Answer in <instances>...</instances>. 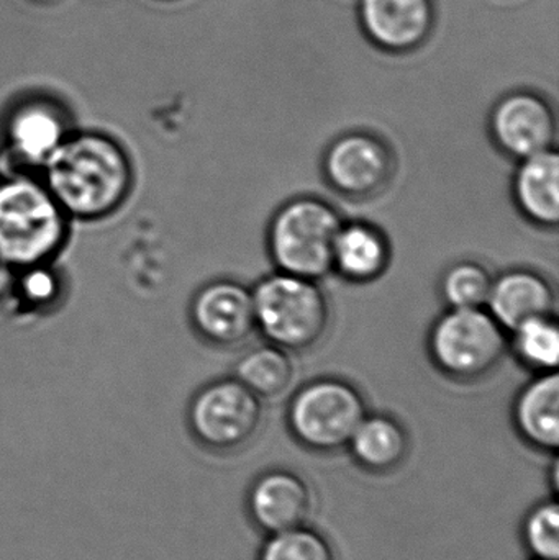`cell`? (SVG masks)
<instances>
[{
	"mask_svg": "<svg viewBox=\"0 0 559 560\" xmlns=\"http://www.w3.org/2000/svg\"><path fill=\"white\" fill-rule=\"evenodd\" d=\"M48 190L62 212L101 219L120 207L131 183L130 163L115 141L102 135L66 138L46 161Z\"/></svg>",
	"mask_w": 559,
	"mask_h": 560,
	"instance_id": "6da1fadb",
	"label": "cell"
},
{
	"mask_svg": "<svg viewBox=\"0 0 559 560\" xmlns=\"http://www.w3.org/2000/svg\"><path fill=\"white\" fill-rule=\"evenodd\" d=\"M256 328L286 351H307L324 339L330 326V303L317 280L269 276L253 289Z\"/></svg>",
	"mask_w": 559,
	"mask_h": 560,
	"instance_id": "7a4b0ae2",
	"label": "cell"
},
{
	"mask_svg": "<svg viewBox=\"0 0 559 560\" xmlns=\"http://www.w3.org/2000/svg\"><path fill=\"white\" fill-rule=\"evenodd\" d=\"M343 222L318 197L284 203L269 225V255L281 272L318 280L334 271L335 245Z\"/></svg>",
	"mask_w": 559,
	"mask_h": 560,
	"instance_id": "3957f363",
	"label": "cell"
},
{
	"mask_svg": "<svg viewBox=\"0 0 559 560\" xmlns=\"http://www.w3.org/2000/svg\"><path fill=\"white\" fill-rule=\"evenodd\" d=\"M65 238V213L48 187L28 179L0 184V258L35 268L55 255Z\"/></svg>",
	"mask_w": 559,
	"mask_h": 560,
	"instance_id": "277c9868",
	"label": "cell"
},
{
	"mask_svg": "<svg viewBox=\"0 0 559 560\" xmlns=\"http://www.w3.org/2000/svg\"><path fill=\"white\" fill-rule=\"evenodd\" d=\"M430 354L443 374L458 381L485 377L501 364L505 329L485 308H452L430 331Z\"/></svg>",
	"mask_w": 559,
	"mask_h": 560,
	"instance_id": "5b68a950",
	"label": "cell"
},
{
	"mask_svg": "<svg viewBox=\"0 0 559 560\" xmlns=\"http://www.w3.org/2000/svg\"><path fill=\"white\" fill-rule=\"evenodd\" d=\"M364 417L363 395L341 378H318L304 385L288 411L295 440L317 453H335L348 446Z\"/></svg>",
	"mask_w": 559,
	"mask_h": 560,
	"instance_id": "8992f818",
	"label": "cell"
},
{
	"mask_svg": "<svg viewBox=\"0 0 559 560\" xmlns=\"http://www.w3.org/2000/svg\"><path fill=\"white\" fill-rule=\"evenodd\" d=\"M261 400L238 378L213 382L190 404L189 427L207 450L230 453L246 446L259 431Z\"/></svg>",
	"mask_w": 559,
	"mask_h": 560,
	"instance_id": "52a82bcc",
	"label": "cell"
},
{
	"mask_svg": "<svg viewBox=\"0 0 559 560\" xmlns=\"http://www.w3.org/2000/svg\"><path fill=\"white\" fill-rule=\"evenodd\" d=\"M328 184L350 199H370L386 189L394 174V158L381 138L351 131L337 138L324 160Z\"/></svg>",
	"mask_w": 559,
	"mask_h": 560,
	"instance_id": "ba28073f",
	"label": "cell"
},
{
	"mask_svg": "<svg viewBox=\"0 0 559 560\" xmlns=\"http://www.w3.org/2000/svg\"><path fill=\"white\" fill-rule=\"evenodd\" d=\"M491 133L505 154L525 160L555 148L557 115L537 92L514 91L492 108Z\"/></svg>",
	"mask_w": 559,
	"mask_h": 560,
	"instance_id": "9c48e42d",
	"label": "cell"
},
{
	"mask_svg": "<svg viewBox=\"0 0 559 560\" xmlns=\"http://www.w3.org/2000/svg\"><path fill=\"white\" fill-rule=\"evenodd\" d=\"M358 19L364 36L377 48L406 55L422 48L435 30L433 0H360Z\"/></svg>",
	"mask_w": 559,
	"mask_h": 560,
	"instance_id": "30bf717a",
	"label": "cell"
},
{
	"mask_svg": "<svg viewBox=\"0 0 559 560\" xmlns=\"http://www.w3.org/2000/svg\"><path fill=\"white\" fill-rule=\"evenodd\" d=\"M193 322L203 339L220 348H236L256 331L253 290L233 280L203 287L193 303Z\"/></svg>",
	"mask_w": 559,
	"mask_h": 560,
	"instance_id": "8fae6325",
	"label": "cell"
},
{
	"mask_svg": "<svg viewBox=\"0 0 559 560\" xmlns=\"http://www.w3.org/2000/svg\"><path fill=\"white\" fill-rule=\"evenodd\" d=\"M311 487L298 474L271 470L263 474L248 493L253 522L269 535L301 528L312 515Z\"/></svg>",
	"mask_w": 559,
	"mask_h": 560,
	"instance_id": "7c38bea8",
	"label": "cell"
},
{
	"mask_svg": "<svg viewBox=\"0 0 559 560\" xmlns=\"http://www.w3.org/2000/svg\"><path fill=\"white\" fill-rule=\"evenodd\" d=\"M486 306L505 331H514L528 319L555 315L557 295L544 276L514 269L494 279Z\"/></svg>",
	"mask_w": 559,
	"mask_h": 560,
	"instance_id": "4fadbf2b",
	"label": "cell"
},
{
	"mask_svg": "<svg viewBox=\"0 0 559 560\" xmlns=\"http://www.w3.org/2000/svg\"><path fill=\"white\" fill-rule=\"evenodd\" d=\"M61 108L46 98L23 102L10 115L7 140L15 156L30 164L46 163L66 140Z\"/></svg>",
	"mask_w": 559,
	"mask_h": 560,
	"instance_id": "5bb4252c",
	"label": "cell"
},
{
	"mask_svg": "<svg viewBox=\"0 0 559 560\" xmlns=\"http://www.w3.org/2000/svg\"><path fill=\"white\" fill-rule=\"evenodd\" d=\"M519 209L532 223L554 229L559 222V154L555 148L521 160L514 179Z\"/></svg>",
	"mask_w": 559,
	"mask_h": 560,
	"instance_id": "9a60e30c",
	"label": "cell"
},
{
	"mask_svg": "<svg viewBox=\"0 0 559 560\" xmlns=\"http://www.w3.org/2000/svg\"><path fill=\"white\" fill-rule=\"evenodd\" d=\"M514 420L531 446L557 451L559 446V375L541 372L519 395Z\"/></svg>",
	"mask_w": 559,
	"mask_h": 560,
	"instance_id": "2e32d148",
	"label": "cell"
},
{
	"mask_svg": "<svg viewBox=\"0 0 559 560\" xmlns=\"http://www.w3.org/2000/svg\"><path fill=\"white\" fill-rule=\"evenodd\" d=\"M391 246L386 235L370 223L341 226L335 245L334 269L357 283L373 282L389 268Z\"/></svg>",
	"mask_w": 559,
	"mask_h": 560,
	"instance_id": "e0dca14e",
	"label": "cell"
},
{
	"mask_svg": "<svg viewBox=\"0 0 559 560\" xmlns=\"http://www.w3.org/2000/svg\"><path fill=\"white\" fill-rule=\"evenodd\" d=\"M348 447L363 469L383 474L403 464L409 440L404 428L394 418L366 415L354 431Z\"/></svg>",
	"mask_w": 559,
	"mask_h": 560,
	"instance_id": "ac0fdd59",
	"label": "cell"
},
{
	"mask_svg": "<svg viewBox=\"0 0 559 560\" xmlns=\"http://www.w3.org/2000/svg\"><path fill=\"white\" fill-rule=\"evenodd\" d=\"M236 378L259 398L286 394L294 382V364L286 349L259 346L246 352L236 364Z\"/></svg>",
	"mask_w": 559,
	"mask_h": 560,
	"instance_id": "d6986e66",
	"label": "cell"
},
{
	"mask_svg": "<svg viewBox=\"0 0 559 560\" xmlns=\"http://www.w3.org/2000/svg\"><path fill=\"white\" fill-rule=\"evenodd\" d=\"M519 359L540 372L557 371L559 328L555 315L528 319L512 331Z\"/></svg>",
	"mask_w": 559,
	"mask_h": 560,
	"instance_id": "ffe728a7",
	"label": "cell"
},
{
	"mask_svg": "<svg viewBox=\"0 0 559 560\" xmlns=\"http://www.w3.org/2000/svg\"><path fill=\"white\" fill-rule=\"evenodd\" d=\"M492 282L491 272L479 262H458L443 276L442 295L452 308H485Z\"/></svg>",
	"mask_w": 559,
	"mask_h": 560,
	"instance_id": "44dd1931",
	"label": "cell"
},
{
	"mask_svg": "<svg viewBox=\"0 0 559 560\" xmlns=\"http://www.w3.org/2000/svg\"><path fill=\"white\" fill-rule=\"evenodd\" d=\"M258 560H335V556L324 536L301 526L271 535Z\"/></svg>",
	"mask_w": 559,
	"mask_h": 560,
	"instance_id": "7402d4cb",
	"label": "cell"
},
{
	"mask_svg": "<svg viewBox=\"0 0 559 560\" xmlns=\"http://www.w3.org/2000/svg\"><path fill=\"white\" fill-rule=\"evenodd\" d=\"M524 538L532 555L540 560L559 559V506L541 503L525 522Z\"/></svg>",
	"mask_w": 559,
	"mask_h": 560,
	"instance_id": "603a6c76",
	"label": "cell"
},
{
	"mask_svg": "<svg viewBox=\"0 0 559 560\" xmlns=\"http://www.w3.org/2000/svg\"><path fill=\"white\" fill-rule=\"evenodd\" d=\"M22 290L30 302H49L56 295V280L49 272L43 271L39 266H35L22 280Z\"/></svg>",
	"mask_w": 559,
	"mask_h": 560,
	"instance_id": "cb8c5ba5",
	"label": "cell"
},
{
	"mask_svg": "<svg viewBox=\"0 0 559 560\" xmlns=\"http://www.w3.org/2000/svg\"><path fill=\"white\" fill-rule=\"evenodd\" d=\"M13 289V272L12 266L0 258V302L9 295L10 290Z\"/></svg>",
	"mask_w": 559,
	"mask_h": 560,
	"instance_id": "d4e9b609",
	"label": "cell"
},
{
	"mask_svg": "<svg viewBox=\"0 0 559 560\" xmlns=\"http://www.w3.org/2000/svg\"><path fill=\"white\" fill-rule=\"evenodd\" d=\"M35 2H51V0H35Z\"/></svg>",
	"mask_w": 559,
	"mask_h": 560,
	"instance_id": "484cf974",
	"label": "cell"
},
{
	"mask_svg": "<svg viewBox=\"0 0 559 560\" xmlns=\"http://www.w3.org/2000/svg\"><path fill=\"white\" fill-rule=\"evenodd\" d=\"M537 560H540V559H537Z\"/></svg>",
	"mask_w": 559,
	"mask_h": 560,
	"instance_id": "4316f807",
	"label": "cell"
}]
</instances>
